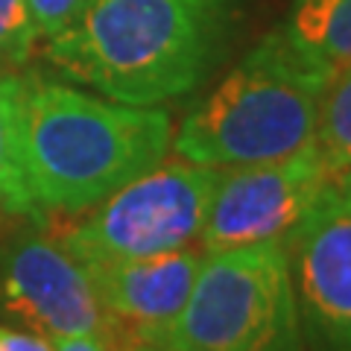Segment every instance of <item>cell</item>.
Masks as SVG:
<instances>
[{"mask_svg":"<svg viewBox=\"0 0 351 351\" xmlns=\"http://www.w3.org/2000/svg\"><path fill=\"white\" fill-rule=\"evenodd\" d=\"M237 0H88L41 56L59 80L129 106L196 94L228 59Z\"/></svg>","mask_w":351,"mask_h":351,"instance_id":"cell-1","label":"cell"},{"mask_svg":"<svg viewBox=\"0 0 351 351\" xmlns=\"http://www.w3.org/2000/svg\"><path fill=\"white\" fill-rule=\"evenodd\" d=\"M164 106H129L27 73L24 170L38 214L80 217L170 156Z\"/></svg>","mask_w":351,"mask_h":351,"instance_id":"cell-2","label":"cell"},{"mask_svg":"<svg viewBox=\"0 0 351 351\" xmlns=\"http://www.w3.org/2000/svg\"><path fill=\"white\" fill-rule=\"evenodd\" d=\"M331 71L276 24L173 126L170 152L223 170L311 147Z\"/></svg>","mask_w":351,"mask_h":351,"instance_id":"cell-3","label":"cell"},{"mask_svg":"<svg viewBox=\"0 0 351 351\" xmlns=\"http://www.w3.org/2000/svg\"><path fill=\"white\" fill-rule=\"evenodd\" d=\"M138 343L176 351H304L284 243L205 252L182 311Z\"/></svg>","mask_w":351,"mask_h":351,"instance_id":"cell-4","label":"cell"},{"mask_svg":"<svg viewBox=\"0 0 351 351\" xmlns=\"http://www.w3.org/2000/svg\"><path fill=\"white\" fill-rule=\"evenodd\" d=\"M217 182V167L167 156L88 208L80 223L59 234V243L80 263L147 258L199 246Z\"/></svg>","mask_w":351,"mask_h":351,"instance_id":"cell-5","label":"cell"},{"mask_svg":"<svg viewBox=\"0 0 351 351\" xmlns=\"http://www.w3.org/2000/svg\"><path fill=\"white\" fill-rule=\"evenodd\" d=\"M334 182L337 176L325 167L313 144L276 161L223 167L199 249L223 252L255 243H287L313 208L334 193Z\"/></svg>","mask_w":351,"mask_h":351,"instance_id":"cell-6","label":"cell"},{"mask_svg":"<svg viewBox=\"0 0 351 351\" xmlns=\"http://www.w3.org/2000/svg\"><path fill=\"white\" fill-rule=\"evenodd\" d=\"M0 322L50 339L97 334L129 343L97 299L82 263L59 237L36 228L0 243Z\"/></svg>","mask_w":351,"mask_h":351,"instance_id":"cell-7","label":"cell"},{"mask_svg":"<svg viewBox=\"0 0 351 351\" xmlns=\"http://www.w3.org/2000/svg\"><path fill=\"white\" fill-rule=\"evenodd\" d=\"M284 249L304 351H351V205L334 191Z\"/></svg>","mask_w":351,"mask_h":351,"instance_id":"cell-8","label":"cell"},{"mask_svg":"<svg viewBox=\"0 0 351 351\" xmlns=\"http://www.w3.org/2000/svg\"><path fill=\"white\" fill-rule=\"evenodd\" d=\"M202 258L205 252L199 246H188L147 258L88 261L82 267L106 313L129 343H138L182 311Z\"/></svg>","mask_w":351,"mask_h":351,"instance_id":"cell-9","label":"cell"},{"mask_svg":"<svg viewBox=\"0 0 351 351\" xmlns=\"http://www.w3.org/2000/svg\"><path fill=\"white\" fill-rule=\"evenodd\" d=\"M24 97L27 73L0 71V208L41 219L24 170Z\"/></svg>","mask_w":351,"mask_h":351,"instance_id":"cell-10","label":"cell"},{"mask_svg":"<svg viewBox=\"0 0 351 351\" xmlns=\"http://www.w3.org/2000/svg\"><path fill=\"white\" fill-rule=\"evenodd\" d=\"M281 24L325 64H351V0H290Z\"/></svg>","mask_w":351,"mask_h":351,"instance_id":"cell-11","label":"cell"},{"mask_svg":"<svg viewBox=\"0 0 351 351\" xmlns=\"http://www.w3.org/2000/svg\"><path fill=\"white\" fill-rule=\"evenodd\" d=\"M313 149L334 176L351 167V64L334 68L325 82Z\"/></svg>","mask_w":351,"mask_h":351,"instance_id":"cell-12","label":"cell"},{"mask_svg":"<svg viewBox=\"0 0 351 351\" xmlns=\"http://www.w3.org/2000/svg\"><path fill=\"white\" fill-rule=\"evenodd\" d=\"M38 44L27 0H0V71L27 68Z\"/></svg>","mask_w":351,"mask_h":351,"instance_id":"cell-13","label":"cell"},{"mask_svg":"<svg viewBox=\"0 0 351 351\" xmlns=\"http://www.w3.org/2000/svg\"><path fill=\"white\" fill-rule=\"evenodd\" d=\"M32 21H36L38 41H47L71 24L88 6V0H27Z\"/></svg>","mask_w":351,"mask_h":351,"instance_id":"cell-14","label":"cell"},{"mask_svg":"<svg viewBox=\"0 0 351 351\" xmlns=\"http://www.w3.org/2000/svg\"><path fill=\"white\" fill-rule=\"evenodd\" d=\"M0 351H56L50 337L0 322Z\"/></svg>","mask_w":351,"mask_h":351,"instance_id":"cell-15","label":"cell"},{"mask_svg":"<svg viewBox=\"0 0 351 351\" xmlns=\"http://www.w3.org/2000/svg\"><path fill=\"white\" fill-rule=\"evenodd\" d=\"M53 346H56V351H129L132 343L97 337V334H73V337L53 339Z\"/></svg>","mask_w":351,"mask_h":351,"instance_id":"cell-16","label":"cell"},{"mask_svg":"<svg viewBox=\"0 0 351 351\" xmlns=\"http://www.w3.org/2000/svg\"><path fill=\"white\" fill-rule=\"evenodd\" d=\"M334 191H337V196H339V199L351 205V167H348V170H343V173L337 176V182H334Z\"/></svg>","mask_w":351,"mask_h":351,"instance_id":"cell-17","label":"cell"},{"mask_svg":"<svg viewBox=\"0 0 351 351\" xmlns=\"http://www.w3.org/2000/svg\"><path fill=\"white\" fill-rule=\"evenodd\" d=\"M129 351H176V348H164V346H149V343H132Z\"/></svg>","mask_w":351,"mask_h":351,"instance_id":"cell-18","label":"cell"}]
</instances>
